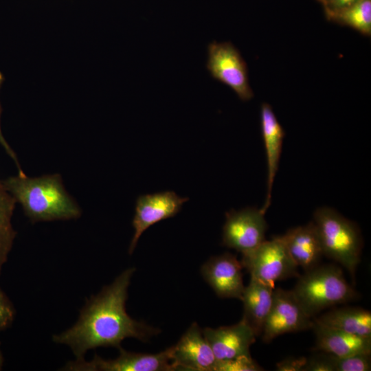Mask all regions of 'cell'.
Listing matches in <instances>:
<instances>
[{
	"label": "cell",
	"instance_id": "9a60e30c",
	"mask_svg": "<svg viewBox=\"0 0 371 371\" xmlns=\"http://www.w3.org/2000/svg\"><path fill=\"white\" fill-rule=\"evenodd\" d=\"M260 121L267 164V196L265 204L261 208L265 213L271 204L272 188L278 168L285 133L271 106L267 102L261 104Z\"/></svg>",
	"mask_w": 371,
	"mask_h": 371
},
{
	"label": "cell",
	"instance_id": "3957f363",
	"mask_svg": "<svg viewBox=\"0 0 371 371\" xmlns=\"http://www.w3.org/2000/svg\"><path fill=\"white\" fill-rule=\"evenodd\" d=\"M292 291L312 318L324 309L359 297L357 291L345 279L342 270L335 265H319L304 271Z\"/></svg>",
	"mask_w": 371,
	"mask_h": 371
},
{
	"label": "cell",
	"instance_id": "e0dca14e",
	"mask_svg": "<svg viewBox=\"0 0 371 371\" xmlns=\"http://www.w3.org/2000/svg\"><path fill=\"white\" fill-rule=\"evenodd\" d=\"M274 286L251 278L245 286L241 301L243 303V319L256 337L261 336L267 317L270 311Z\"/></svg>",
	"mask_w": 371,
	"mask_h": 371
},
{
	"label": "cell",
	"instance_id": "6da1fadb",
	"mask_svg": "<svg viewBox=\"0 0 371 371\" xmlns=\"http://www.w3.org/2000/svg\"><path fill=\"white\" fill-rule=\"evenodd\" d=\"M135 268L123 271L109 285L91 296L80 310L77 322L69 329L54 335L52 340L70 348L76 359L98 347H121L126 338L147 341L159 330L136 321L126 311L128 289Z\"/></svg>",
	"mask_w": 371,
	"mask_h": 371
},
{
	"label": "cell",
	"instance_id": "7402d4cb",
	"mask_svg": "<svg viewBox=\"0 0 371 371\" xmlns=\"http://www.w3.org/2000/svg\"><path fill=\"white\" fill-rule=\"evenodd\" d=\"M251 356H242L231 359L218 360L214 371H260L262 370Z\"/></svg>",
	"mask_w": 371,
	"mask_h": 371
},
{
	"label": "cell",
	"instance_id": "d6986e66",
	"mask_svg": "<svg viewBox=\"0 0 371 371\" xmlns=\"http://www.w3.org/2000/svg\"><path fill=\"white\" fill-rule=\"evenodd\" d=\"M16 203L0 179V275L16 235L12 223Z\"/></svg>",
	"mask_w": 371,
	"mask_h": 371
},
{
	"label": "cell",
	"instance_id": "4fadbf2b",
	"mask_svg": "<svg viewBox=\"0 0 371 371\" xmlns=\"http://www.w3.org/2000/svg\"><path fill=\"white\" fill-rule=\"evenodd\" d=\"M202 331L218 360L251 356L249 348L256 338L243 319L232 326L205 328Z\"/></svg>",
	"mask_w": 371,
	"mask_h": 371
},
{
	"label": "cell",
	"instance_id": "603a6c76",
	"mask_svg": "<svg viewBox=\"0 0 371 371\" xmlns=\"http://www.w3.org/2000/svg\"><path fill=\"white\" fill-rule=\"evenodd\" d=\"M15 315L14 305L0 288V332L8 328L12 324Z\"/></svg>",
	"mask_w": 371,
	"mask_h": 371
},
{
	"label": "cell",
	"instance_id": "7a4b0ae2",
	"mask_svg": "<svg viewBox=\"0 0 371 371\" xmlns=\"http://www.w3.org/2000/svg\"><path fill=\"white\" fill-rule=\"evenodd\" d=\"M32 223L77 219L82 210L67 192L60 174L12 176L3 181Z\"/></svg>",
	"mask_w": 371,
	"mask_h": 371
},
{
	"label": "cell",
	"instance_id": "cb8c5ba5",
	"mask_svg": "<svg viewBox=\"0 0 371 371\" xmlns=\"http://www.w3.org/2000/svg\"><path fill=\"white\" fill-rule=\"evenodd\" d=\"M303 371H335L330 355L324 353L306 359Z\"/></svg>",
	"mask_w": 371,
	"mask_h": 371
},
{
	"label": "cell",
	"instance_id": "2e32d148",
	"mask_svg": "<svg viewBox=\"0 0 371 371\" xmlns=\"http://www.w3.org/2000/svg\"><path fill=\"white\" fill-rule=\"evenodd\" d=\"M316 337L315 349L336 357L358 353H371V337L351 335L322 325L313 318Z\"/></svg>",
	"mask_w": 371,
	"mask_h": 371
},
{
	"label": "cell",
	"instance_id": "277c9868",
	"mask_svg": "<svg viewBox=\"0 0 371 371\" xmlns=\"http://www.w3.org/2000/svg\"><path fill=\"white\" fill-rule=\"evenodd\" d=\"M323 255L342 265L354 278L361 260L362 239L357 226L333 208L322 207L313 214Z\"/></svg>",
	"mask_w": 371,
	"mask_h": 371
},
{
	"label": "cell",
	"instance_id": "52a82bcc",
	"mask_svg": "<svg viewBox=\"0 0 371 371\" xmlns=\"http://www.w3.org/2000/svg\"><path fill=\"white\" fill-rule=\"evenodd\" d=\"M114 359H104L95 355L89 361L85 359L68 362L62 369L68 371H171L172 347L156 354L129 352L122 347Z\"/></svg>",
	"mask_w": 371,
	"mask_h": 371
},
{
	"label": "cell",
	"instance_id": "9c48e42d",
	"mask_svg": "<svg viewBox=\"0 0 371 371\" xmlns=\"http://www.w3.org/2000/svg\"><path fill=\"white\" fill-rule=\"evenodd\" d=\"M265 214L256 207L227 212L223 228V245L242 254L256 249L265 240L267 224Z\"/></svg>",
	"mask_w": 371,
	"mask_h": 371
},
{
	"label": "cell",
	"instance_id": "484cf974",
	"mask_svg": "<svg viewBox=\"0 0 371 371\" xmlns=\"http://www.w3.org/2000/svg\"><path fill=\"white\" fill-rule=\"evenodd\" d=\"M4 81V76L3 74L0 71V89ZM1 107L0 104V118H1ZM0 145L4 148L6 153L8 155V156L12 159V161L14 162L17 170H18V175H25V172L23 171L20 163L18 160L17 156L14 151L12 150L11 146L9 145L6 139H5L2 131L1 128V123H0Z\"/></svg>",
	"mask_w": 371,
	"mask_h": 371
},
{
	"label": "cell",
	"instance_id": "83f0119b",
	"mask_svg": "<svg viewBox=\"0 0 371 371\" xmlns=\"http://www.w3.org/2000/svg\"><path fill=\"white\" fill-rule=\"evenodd\" d=\"M0 346H1V343H0ZM3 355L1 350V348H0V370L3 368Z\"/></svg>",
	"mask_w": 371,
	"mask_h": 371
},
{
	"label": "cell",
	"instance_id": "d4e9b609",
	"mask_svg": "<svg viewBox=\"0 0 371 371\" xmlns=\"http://www.w3.org/2000/svg\"><path fill=\"white\" fill-rule=\"evenodd\" d=\"M305 357H288L276 365L279 371H303L306 363Z\"/></svg>",
	"mask_w": 371,
	"mask_h": 371
},
{
	"label": "cell",
	"instance_id": "ffe728a7",
	"mask_svg": "<svg viewBox=\"0 0 371 371\" xmlns=\"http://www.w3.org/2000/svg\"><path fill=\"white\" fill-rule=\"evenodd\" d=\"M326 19L339 25L351 27L366 36H370L371 0H359L329 15Z\"/></svg>",
	"mask_w": 371,
	"mask_h": 371
},
{
	"label": "cell",
	"instance_id": "f1b7e54d",
	"mask_svg": "<svg viewBox=\"0 0 371 371\" xmlns=\"http://www.w3.org/2000/svg\"><path fill=\"white\" fill-rule=\"evenodd\" d=\"M317 1L319 3H322V4L323 2H324V0H317Z\"/></svg>",
	"mask_w": 371,
	"mask_h": 371
},
{
	"label": "cell",
	"instance_id": "4316f807",
	"mask_svg": "<svg viewBox=\"0 0 371 371\" xmlns=\"http://www.w3.org/2000/svg\"><path fill=\"white\" fill-rule=\"evenodd\" d=\"M359 0H324V7L326 16L335 13Z\"/></svg>",
	"mask_w": 371,
	"mask_h": 371
},
{
	"label": "cell",
	"instance_id": "7c38bea8",
	"mask_svg": "<svg viewBox=\"0 0 371 371\" xmlns=\"http://www.w3.org/2000/svg\"><path fill=\"white\" fill-rule=\"evenodd\" d=\"M242 269L234 255L225 253L207 260L201 267V274L219 297L241 300L245 286Z\"/></svg>",
	"mask_w": 371,
	"mask_h": 371
},
{
	"label": "cell",
	"instance_id": "30bf717a",
	"mask_svg": "<svg viewBox=\"0 0 371 371\" xmlns=\"http://www.w3.org/2000/svg\"><path fill=\"white\" fill-rule=\"evenodd\" d=\"M188 199L178 196L172 191L139 196L136 201L132 222L134 234L128 253L131 254L133 252L139 238L148 228L157 222L175 216Z\"/></svg>",
	"mask_w": 371,
	"mask_h": 371
},
{
	"label": "cell",
	"instance_id": "8992f818",
	"mask_svg": "<svg viewBox=\"0 0 371 371\" xmlns=\"http://www.w3.org/2000/svg\"><path fill=\"white\" fill-rule=\"evenodd\" d=\"M206 69L214 80L229 87L240 100L253 98L247 63L231 42L209 43Z\"/></svg>",
	"mask_w": 371,
	"mask_h": 371
},
{
	"label": "cell",
	"instance_id": "5b68a950",
	"mask_svg": "<svg viewBox=\"0 0 371 371\" xmlns=\"http://www.w3.org/2000/svg\"><path fill=\"white\" fill-rule=\"evenodd\" d=\"M241 264L251 278L274 286L277 281L299 277L298 267L280 236L264 240L254 250L242 254Z\"/></svg>",
	"mask_w": 371,
	"mask_h": 371
},
{
	"label": "cell",
	"instance_id": "ac0fdd59",
	"mask_svg": "<svg viewBox=\"0 0 371 371\" xmlns=\"http://www.w3.org/2000/svg\"><path fill=\"white\" fill-rule=\"evenodd\" d=\"M326 326L363 337H371V313L360 307L346 306L313 317Z\"/></svg>",
	"mask_w": 371,
	"mask_h": 371
},
{
	"label": "cell",
	"instance_id": "ba28073f",
	"mask_svg": "<svg viewBox=\"0 0 371 371\" xmlns=\"http://www.w3.org/2000/svg\"><path fill=\"white\" fill-rule=\"evenodd\" d=\"M313 324V318L306 313L293 291L277 288L273 290L272 305L263 327L262 339L269 343L285 333L311 329Z\"/></svg>",
	"mask_w": 371,
	"mask_h": 371
},
{
	"label": "cell",
	"instance_id": "44dd1931",
	"mask_svg": "<svg viewBox=\"0 0 371 371\" xmlns=\"http://www.w3.org/2000/svg\"><path fill=\"white\" fill-rule=\"evenodd\" d=\"M371 353H358L343 357L330 355L335 371H368Z\"/></svg>",
	"mask_w": 371,
	"mask_h": 371
},
{
	"label": "cell",
	"instance_id": "8fae6325",
	"mask_svg": "<svg viewBox=\"0 0 371 371\" xmlns=\"http://www.w3.org/2000/svg\"><path fill=\"white\" fill-rule=\"evenodd\" d=\"M171 347L175 370L214 371L217 359L196 323Z\"/></svg>",
	"mask_w": 371,
	"mask_h": 371
},
{
	"label": "cell",
	"instance_id": "5bb4252c",
	"mask_svg": "<svg viewBox=\"0 0 371 371\" xmlns=\"http://www.w3.org/2000/svg\"><path fill=\"white\" fill-rule=\"evenodd\" d=\"M280 237L298 267L306 271L319 265L324 255L313 222L291 228Z\"/></svg>",
	"mask_w": 371,
	"mask_h": 371
}]
</instances>
